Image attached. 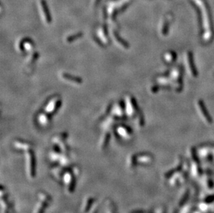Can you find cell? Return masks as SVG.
Returning a JSON list of instances; mask_svg holds the SVG:
<instances>
[{"mask_svg": "<svg viewBox=\"0 0 214 213\" xmlns=\"http://www.w3.org/2000/svg\"><path fill=\"white\" fill-rule=\"evenodd\" d=\"M81 36H82L81 33H76V34L73 35V36H69L68 38L66 39V40L67 42H74V40H76L77 38L78 39V38H80Z\"/></svg>", "mask_w": 214, "mask_h": 213, "instance_id": "obj_11", "label": "cell"}, {"mask_svg": "<svg viewBox=\"0 0 214 213\" xmlns=\"http://www.w3.org/2000/svg\"><path fill=\"white\" fill-rule=\"evenodd\" d=\"M112 37L113 38V40H114L116 43L119 45V46L123 48H128V45L127 44V43L123 40V39H121V37L118 35V33L114 30H112Z\"/></svg>", "mask_w": 214, "mask_h": 213, "instance_id": "obj_8", "label": "cell"}, {"mask_svg": "<svg viewBox=\"0 0 214 213\" xmlns=\"http://www.w3.org/2000/svg\"><path fill=\"white\" fill-rule=\"evenodd\" d=\"M61 105V100L58 96H54L51 98V100H49L47 103L46 107H45V111L48 114H54L56 111L60 108Z\"/></svg>", "mask_w": 214, "mask_h": 213, "instance_id": "obj_3", "label": "cell"}, {"mask_svg": "<svg viewBox=\"0 0 214 213\" xmlns=\"http://www.w3.org/2000/svg\"><path fill=\"white\" fill-rule=\"evenodd\" d=\"M101 0H91V4H92V7L96 8L97 7L98 5L100 3Z\"/></svg>", "mask_w": 214, "mask_h": 213, "instance_id": "obj_12", "label": "cell"}, {"mask_svg": "<svg viewBox=\"0 0 214 213\" xmlns=\"http://www.w3.org/2000/svg\"><path fill=\"white\" fill-rule=\"evenodd\" d=\"M61 77H62V80H64L66 82H69V83H75V84H77V85H78V84L82 83V80L80 79V78L76 77V76H74V75H70V74H69V73H62L61 74Z\"/></svg>", "mask_w": 214, "mask_h": 213, "instance_id": "obj_7", "label": "cell"}, {"mask_svg": "<svg viewBox=\"0 0 214 213\" xmlns=\"http://www.w3.org/2000/svg\"><path fill=\"white\" fill-rule=\"evenodd\" d=\"M112 112L117 117H121L124 115V108L120 103H117V105L113 107Z\"/></svg>", "mask_w": 214, "mask_h": 213, "instance_id": "obj_10", "label": "cell"}, {"mask_svg": "<svg viewBox=\"0 0 214 213\" xmlns=\"http://www.w3.org/2000/svg\"><path fill=\"white\" fill-rule=\"evenodd\" d=\"M131 1L132 0H109L106 11L110 22L115 21L116 16L128 7Z\"/></svg>", "mask_w": 214, "mask_h": 213, "instance_id": "obj_1", "label": "cell"}, {"mask_svg": "<svg viewBox=\"0 0 214 213\" xmlns=\"http://www.w3.org/2000/svg\"><path fill=\"white\" fill-rule=\"evenodd\" d=\"M117 132L121 138H123L124 140H126L130 138L131 135H132L130 130H129L128 127L125 126V125H119V127H117Z\"/></svg>", "mask_w": 214, "mask_h": 213, "instance_id": "obj_6", "label": "cell"}, {"mask_svg": "<svg viewBox=\"0 0 214 213\" xmlns=\"http://www.w3.org/2000/svg\"><path fill=\"white\" fill-rule=\"evenodd\" d=\"M97 36L99 39H100L99 40H101L103 44H108L109 43V40L108 36H107V32L105 25H102L99 27L97 31Z\"/></svg>", "mask_w": 214, "mask_h": 213, "instance_id": "obj_5", "label": "cell"}, {"mask_svg": "<svg viewBox=\"0 0 214 213\" xmlns=\"http://www.w3.org/2000/svg\"><path fill=\"white\" fill-rule=\"evenodd\" d=\"M38 123H39L40 125H42V126H43V127H45V126H47V125L49 124L50 118H49V117L47 115L45 114L41 113L38 116Z\"/></svg>", "mask_w": 214, "mask_h": 213, "instance_id": "obj_9", "label": "cell"}, {"mask_svg": "<svg viewBox=\"0 0 214 213\" xmlns=\"http://www.w3.org/2000/svg\"><path fill=\"white\" fill-rule=\"evenodd\" d=\"M38 9L44 22L47 24H51V15L46 0H38Z\"/></svg>", "mask_w": 214, "mask_h": 213, "instance_id": "obj_2", "label": "cell"}, {"mask_svg": "<svg viewBox=\"0 0 214 213\" xmlns=\"http://www.w3.org/2000/svg\"><path fill=\"white\" fill-rule=\"evenodd\" d=\"M136 105L132 97L126 96V112L129 116H132L135 114Z\"/></svg>", "mask_w": 214, "mask_h": 213, "instance_id": "obj_4", "label": "cell"}]
</instances>
